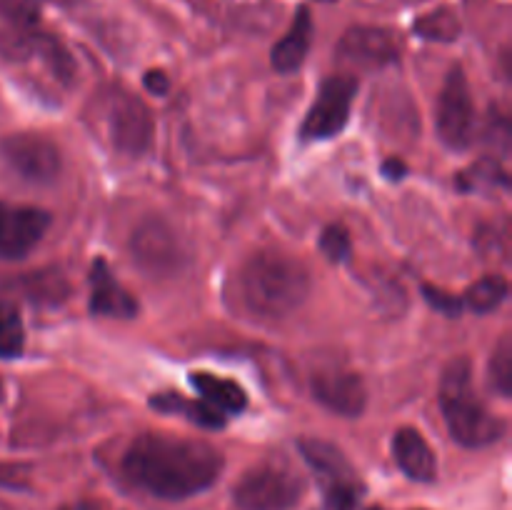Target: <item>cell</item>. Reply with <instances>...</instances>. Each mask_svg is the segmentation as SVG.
Here are the masks:
<instances>
[{"instance_id":"obj_7","label":"cell","mask_w":512,"mask_h":510,"mask_svg":"<svg viewBox=\"0 0 512 510\" xmlns=\"http://www.w3.org/2000/svg\"><path fill=\"white\" fill-rule=\"evenodd\" d=\"M438 135L450 150H465L475 138V105L463 68L455 65L445 78L435 115Z\"/></svg>"},{"instance_id":"obj_30","label":"cell","mask_w":512,"mask_h":510,"mask_svg":"<svg viewBox=\"0 0 512 510\" xmlns=\"http://www.w3.org/2000/svg\"><path fill=\"white\" fill-rule=\"evenodd\" d=\"M383 173H385V178L400 180V178H405V175H408V165H405L403 160L393 158V160H388V163L383 165Z\"/></svg>"},{"instance_id":"obj_23","label":"cell","mask_w":512,"mask_h":510,"mask_svg":"<svg viewBox=\"0 0 512 510\" xmlns=\"http://www.w3.org/2000/svg\"><path fill=\"white\" fill-rule=\"evenodd\" d=\"M415 33L428 40H455L460 33V25L455 13L450 10H435L415 23Z\"/></svg>"},{"instance_id":"obj_13","label":"cell","mask_w":512,"mask_h":510,"mask_svg":"<svg viewBox=\"0 0 512 510\" xmlns=\"http://www.w3.org/2000/svg\"><path fill=\"white\" fill-rule=\"evenodd\" d=\"M90 313L100 318H135L138 313L135 298L115 280L103 258L90 268Z\"/></svg>"},{"instance_id":"obj_12","label":"cell","mask_w":512,"mask_h":510,"mask_svg":"<svg viewBox=\"0 0 512 510\" xmlns=\"http://www.w3.org/2000/svg\"><path fill=\"white\" fill-rule=\"evenodd\" d=\"M338 55L343 63L358 68H383L398 60V43L388 30L353 28L340 40Z\"/></svg>"},{"instance_id":"obj_27","label":"cell","mask_w":512,"mask_h":510,"mask_svg":"<svg viewBox=\"0 0 512 510\" xmlns=\"http://www.w3.org/2000/svg\"><path fill=\"white\" fill-rule=\"evenodd\" d=\"M45 298V300H60L65 295V285L60 275H35L30 278V298Z\"/></svg>"},{"instance_id":"obj_6","label":"cell","mask_w":512,"mask_h":510,"mask_svg":"<svg viewBox=\"0 0 512 510\" xmlns=\"http://www.w3.org/2000/svg\"><path fill=\"white\" fill-rule=\"evenodd\" d=\"M135 265L150 278H170L188 263V248L165 220L150 218L135 228L130 238Z\"/></svg>"},{"instance_id":"obj_17","label":"cell","mask_w":512,"mask_h":510,"mask_svg":"<svg viewBox=\"0 0 512 510\" xmlns=\"http://www.w3.org/2000/svg\"><path fill=\"white\" fill-rule=\"evenodd\" d=\"M300 453H303L305 463L313 468V473L318 475L320 485L343 483V480H358L355 478L353 465L345 460V455L340 453L335 445L325 443V440H318V438L300 440Z\"/></svg>"},{"instance_id":"obj_25","label":"cell","mask_w":512,"mask_h":510,"mask_svg":"<svg viewBox=\"0 0 512 510\" xmlns=\"http://www.w3.org/2000/svg\"><path fill=\"white\" fill-rule=\"evenodd\" d=\"M323 488V503L318 510H355L363 488L358 480H343V483L320 485Z\"/></svg>"},{"instance_id":"obj_14","label":"cell","mask_w":512,"mask_h":510,"mask_svg":"<svg viewBox=\"0 0 512 510\" xmlns=\"http://www.w3.org/2000/svg\"><path fill=\"white\" fill-rule=\"evenodd\" d=\"M393 453L400 470H403L410 480H418V483H430V480H435V473H438L435 453L430 450L428 440H425L415 428H400L398 433H395Z\"/></svg>"},{"instance_id":"obj_19","label":"cell","mask_w":512,"mask_h":510,"mask_svg":"<svg viewBox=\"0 0 512 510\" xmlns=\"http://www.w3.org/2000/svg\"><path fill=\"white\" fill-rule=\"evenodd\" d=\"M508 290V280L503 275H485L478 283L470 285L468 293L463 295V305L478 315L490 313V310L500 308L505 303Z\"/></svg>"},{"instance_id":"obj_24","label":"cell","mask_w":512,"mask_h":510,"mask_svg":"<svg viewBox=\"0 0 512 510\" xmlns=\"http://www.w3.org/2000/svg\"><path fill=\"white\" fill-rule=\"evenodd\" d=\"M38 0H0V18L13 30L38 28Z\"/></svg>"},{"instance_id":"obj_29","label":"cell","mask_w":512,"mask_h":510,"mask_svg":"<svg viewBox=\"0 0 512 510\" xmlns=\"http://www.w3.org/2000/svg\"><path fill=\"white\" fill-rule=\"evenodd\" d=\"M145 88H148L153 95H165L170 88L168 75L160 73V70H150V73H145Z\"/></svg>"},{"instance_id":"obj_31","label":"cell","mask_w":512,"mask_h":510,"mask_svg":"<svg viewBox=\"0 0 512 510\" xmlns=\"http://www.w3.org/2000/svg\"><path fill=\"white\" fill-rule=\"evenodd\" d=\"M65 510H103V508H100V505H95V503H78V505H68Z\"/></svg>"},{"instance_id":"obj_21","label":"cell","mask_w":512,"mask_h":510,"mask_svg":"<svg viewBox=\"0 0 512 510\" xmlns=\"http://www.w3.org/2000/svg\"><path fill=\"white\" fill-rule=\"evenodd\" d=\"M488 383L500 398H510L512 393V338L508 333L500 338L498 348L493 350L488 370Z\"/></svg>"},{"instance_id":"obj_16","label":"cell","mask_w":512,"mask_h":510,"mask_svg":"<svg viewBox=\"0 0 512 510\" xmlns=\"http://www.w3.org/2000/svg\"><path fill=\"white\" fill-rule=\"evenodd\" d=\"M190 385L198 390L203 403H208L210 408H215L220 415H225V418H228V415L243 413V410L248 408V395H245V390L230 378H220V375L198 370V373L190 375Z\"/></svg>"},{"instance_id":"obj_3","label":"cell","mask_w":512,"mask_h":510,"mask_svg":"<svg viewBox=\"0 0 512 510\" xmlns=\"http://www.w3.org/2000/svg\"><path fill=\"white\" fill-rule=\"evenodd\" d=\"M440 408L450 435L465 448H483L503 438V420L488 413L473 388V365L468 358L450 360L440 378Z\"/></svg>"},{"instance_id":"obj_5","label":"cell","mask_w":512,"mask_h":510,"mask_svg":"<svg viewBox=\"0 0 512 510\" xmlns=\"http://www.w3.org/2000/svg\"><path fill=\"white\" fill-rule=\"evenodd\" d=\"M105 133L118 153L143 155L153 145L155 120L148 105L130 95L128 90L113 88L103 95V108H100Z\"/></svg>"},{"instance_id":"obj_26","label":"cell","mask_w":512,"mask_h":510,"mask_svg":"<svg viewBox=\"0 0 512 510\" xmlns=\"http://www.w3.org/2000/svg\"><path fill=\"white\" fill-rule=\"evenodd\" d=\"M350 248H353V245H350V235L343 225H328V228L323 230V235H320V250H323L325 258L333 260V263L348 260Z\"/></svg>"},{"instance_id":"obj_20","label":"cell","mask_w":512,"mask_h":510,"mask_svg":"<svg viewBox=\"0 0 512 510\" xmlns=\"http://www.w3.org/2000/svg\"><path fill=\"white\" fill-rule=\"evenodd\" d=\"M25 328L18 308L8 300H0V360H13L23 353Z\"/></svg>"},{"instance_id":"obj_22","label":"cell","mask_w":512,"mask_h":510,"mask_svg":"<svg viewBox=\"0 0 512 510\" xmlns=\"http://www.w3.org/2000/svg\"><path fill=\"white\" fill-rule=\"evenodd\" d=\"M460 185L465 190H495L498 185H508V173L495 160H480L470 170L460 175Z\"/></svg>"},{"instance_id":"obj_15","label":"cell","mask_w":512,"mask_h":510,"mask_svg":"<svg viewBox=\"0 0 512 510\" xmlns=\"http://www.w3.org/2000/svg\"><path fill=\"white\" fill-rule=\"evenodd\" d=\"M310 38H313V18L308 8H298L293 25L285 33V38L278 40V45L270 53V63L278 73H295L305 63L310 50Z\"/></svg>"},{"instance_id":"obj_8","label":"cell","mask_w":512,"mask_h":510,"mask_svg":"<svg viewBox=\"0 0 512 510\" xmlns=\"http://www.w3.org/2000/svg\"><path fill=\"white\" fill-rule=\"evenodd\" d=\"M355 93H358V80L353 75H333L325 80L300 128L303 140L335 138L348 125Z\"/></svg>"},{"instance_id":"obj_1","label":"cell","mask_w":512,"mask_h":510,"mask_svg":"<svg viewBox=\"0 0 512 510\" xmlns=\"http://www.w3.org/2000/svg\"><path fill=\"white\" fill-rule=\"evenodd\" d=\"M123 470L130 483L163 500L203 493L218 480L223 455L203 440L168 433H143L125 450Z\"/></svg>"},{"instance_id":"obj_2","label":"cell","mask_w":512,"mask_h":510,"mask_svg":"<svg viewBox=\"0 0 512 510\" xmlns=\"http://www.w3.org/2000/svg\"><path fill=\"white\" fill-rule=\"evenodd\" d=\"M238 285L250 313L278 320L308 300L310 273L293 255L258 253L243 265Z\"/></svg>"},{"instance_id":"obj_11","label":"cell","mask_w":512,"mask_h":510,"mask_svg":"<svg viewBox=\"0 0 512 510\" xmlns=\"http://www.w3.org/2000/svg\"><path fill=\"white\" fill-rule=\"evenodd\" d=\"M310 388L318 403L333 413L345 415V418H355L368 405V388H365L363 378L353 370H323L315 373L310 380Z\"/></svg>"},{"instance_id":"obj_9","label":"cell","mask_w":512,"mask_h":510,"mask_svg":"<svg viewBox=\"0 0 512 510\" xmlns=\"http://www.w3.org/2000/svg\"><path fill=\"white\" fill-rule=\"evenodd\" d=\"M0 155L13 173L33 185L53 183L63 168L58 145L38 133L8 135L0 143Z\"/></svg>"},{"instance_id":"obj_4","label":"cell","mask_w":512,"mask_h":510,"mask_svg":"<svg viewBox=\"0 0 512 510\" xmlns=\"http://www.w3.org/2000/svg\"><path fill=\"white\" fill-rule=\"evenodd\" d=\"M305 483L293 468L268 460L250 468L235 485L238 510H290L303 498Z\"/></svg>"},{"instance_id":"obj_18","label":"cell","mask_w":512,"mask_h":510,"mask_svg":"<svg viewBox=\"0 0 512 510\" xmlns=\"http://www.w3.org/2000/svg\"><path fill=\"white\" fill-rule=\"evenodd\" d=\"M150 405L155 410H163V413L183 415V418L193 420L195 425L208 430H220L225 425V415H220L218 410L210 408L203 400H188L180 393H160L155 398H150Z\"/></svg>"},{"instance_id":"obj_28","label":"cell","mask_w":512,"mask_h":510,"mask_svg":"<svg viewBox=\"0 0 512 510\" xmlns=\"http://www.w3.org/2000/svg\"><path fill=\"white\" fill-rule=\"evenodd\" d=\"M423 293H425V300H428V303L433 305L435 310H440V313L458 315L460 310H463V300L453 298V295L443 293V290L430 288V285H423Z\"/></svg>"},{"instance_id":"obj_10","label":"cell","mask_w":512,"mask_h":510,"mask_svg":"<svg viewBox=\"0 0 512 510\" xmlns=\"http://www.w3.org/2000/svg\"><path fill=\"white\" fill-rule=\"evenodd\" d=\"M50 228L48 210L33 208V205L0 203V258L20 260L38 243Z\"/></svg>"}]
</instances>
